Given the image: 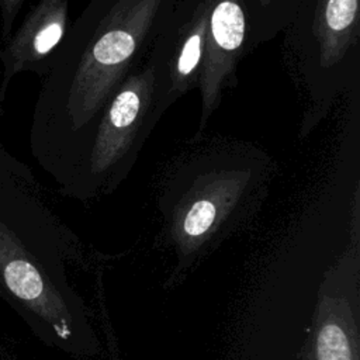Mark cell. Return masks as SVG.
<instances>
[{
    "label": "cell",
    "mask_w": 360,
    "mask_h": 360,
    "mask_svg": "<svg viewBox=\"0 0 360 360\" xmlns=\"http://www.w3.org/2000/svg\"><path fill=\"white\" fill-rule=\"evenodd\" d=\"M202 0H90L69 39L59 122L68 186H73L90 131L156 44L183 24Z\"/></svg>",
    "instance_id": "cell-1"
},
{
    "label": "cell",
    "mask_w": 360,
    "mask_h": 360,
    "mask_svg": "<svg viewBox=\"0 0 360 360\" xmlns=\"http://www.w3.org/2000/svg\"><path fill=\"white\" fill-rule=\"evenodd\" d=\"M270 166L255 148L224 145L198 150L172 169L159 210L177 273L190 270L257 208Z\"/></svg>",
    "instance_id": "cell-2"
},
{
    "label": "cell",
    "mask_w": 360,
    "mask_h": 360,
    "mask_svg": "<svg viewBox=\"0 0 360 360\" xmlns=\"http://www.w3.org/2000/svg\"><path fill=\"white\" fill-rule=\"evenodd\" d=\"M66 259V245L51 226H0V298L42 343L91 360L101 345L68 278Z\"/></svg>",
    "instance_id": "cell-3"
},
{
    "label": "cell",
    "mask_w": 360,
    "mask_h": 360,
    "mask_svg": "<svg viewBox=\"0 0 360 360\" xmlns=\"http://www.w3.org/2000/svg\"><path fill=\"white\" fill-rule=\"evenodd\" d=\"M284 32V60L305 98V136L357 84L360 0H307Z\"/></svg>",
    "instance_id": "cell-4"
},
{
    "label": "cell",
    "mask_w": 360,
    "mask_h": 360,
    "mask_svg": "<svg viewBox=\"0 0 360 360\" xmlns=\"http://www.w3.org/2000/svg\"><path fill=\"white\" fill-rule=\"evenodd\" d=\"M167 108L160 66L152 51L94 122L72 186L76 195L98 198L112 193L128 177Z\"/></svg>",
    "instance_id": "cell-5"
},
{
    "label": "cell",
    "mask_w": 360,
    "mask_h": 360,
    "mask_svg": "<svg viewBox=\"0 0 360 360\" xmlns=\"http://www.w3.org/2000/svg\"><path fill=\"white\" fill-rule=\"evenodd\" d=\"M207 34L200 79L198 132L219 107L224 93L238 84V66L252 51L248 15L242 0H207Z\"/></svg>",
    "instance_id": "cell-6"
},
{
    "label": "cell",
    "mask_w": 360,
    "mask_h": 360,
    "mask_svg": "<svg viewBox=\"0 0 360 360\" xmlns=\"http://www.w3.org/2000/svg\"><path fill=\"white\" fill-rule=\"evenodd\" d=\"M357 283L359 259L354 249L323 280L309 360H359Z\"/></svg>",
    "instance_id": "cell-7"
},
{
    "label": "cell",
    "mask_w": 360,
    "mask_h": 360,
    "mask_svg": "<svg viewBox=\"0 0 360 360\" xmlns=\"http://www.w3.org/2000/svg\"><path fill=\"white\" fill-rule=\"evenodd\" d=\"M207 17L208 3L202 0L183 24L166 34L153 48L169 107L190 90L198 89L205 49Z\"/></svg>",
    "instance_id": "cell-8"
},
{
    "label": "cell",
    "mask_w": 360,
    "mask_h": 360,
    "mask_svg": "<svg viewBox=\"0 0 360 360\" xmlns=\"http://www.w3.org/2000/svg\"><path fill=\"white\" fill-rule=\"evenodd\" d=\"M65 32L63 14L51 20L45 24L34 38V49L38 55H45L51 52L62 39Z\"/></svg>",
    "instance_id": "cell-9"
},
{
    "label": "cell",
    "mask_w": 360,
    "mask_h": 360,
    "mask_svg": "<svg viewBox=\"0 0 360 360\" xmlns=\"http://www.w3.org/2000/svg\"><path fill=\"white\" fill-rule=\"evenodd\" d=\"M0 360H22V359L15 353H13L7 346L0 343Z\"/></svg>",
    "instance_id": "cell-10"
}]
</instances>
